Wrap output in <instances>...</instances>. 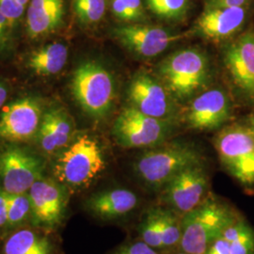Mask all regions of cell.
<instances>
[{
  "label": "cell",
  "instance_id": "cell-1",
  "mask_svg": "<svg viewBox=\"0 0 254 254\" xmlns=\"http://www.w3.org/2000/svg\"><path fill=\"white\" fill-rule=\"evenodd\" d=\"M203 162L197 146L184 140H167L138 154L133 170L147 188L158 192L184 170Z\"/></svg>",
  "mask_w": 254,
  "mask_h": 254
},
{
  "label": "cell",
  "instance_id": "cell-2",
  "mask_svg": "<svg viewBox=\"0 0 254 254\" xmlns=\"http://www.w3.org/2000/svg\"><path fill=\"white\" fill-rule=\"evenodd\" d=\"M240 217L226 201L210 193L197 207L182 217L178 250L188 254H205L209 246Z\"/></svg>",
  "mask_w": 254,
  "mask_h": 254
},
{
  "label": "cell",
  "instance_id": "cell-3",
  "mask_svg": "<svg viewBox=\"0 0 254 254\" xmlns=\"http://www.w3.org/2000/svg\"><path fill=\"white\" fill-rule=\"evenodd\" d=\"M157 77L176 102H190L203 91L208 83V57L194 47L175 51L158 64Z\"/></svg>",
  "mask_w": 254,
  "mask_h": 254
},
{
  "label": "cell",
  "instance_id": "cell-4",
  "mask_svg": "<svg viewBox=\"0 0 254 254\" xmlns=\"http://www.w3.org/2000/svg\"><path fill=\"white\" fill-rule=\"evenodd\" d=\"M107 166L100 142L89 134L77 136L62 152L54 165L57 180L67 188H88Z\"/></svg>",
  "mask_w": 254,
  "mask_h": 254
},
{
  "label": "cell",
  "instance_id": "cell-5",
  "mask_svg": "<svg viewBox=\"0 0 254 254\" xmlns=\"http://www.w3.org/2000/svg\"><path fill=\"white\" fill-rule=\"evenodd\" d=\"M73 98L91 118L100 121L110 114L116 99V82L109 69L96 61H85L73 71Z\"/></svg>",
  "mask_w": 254,
  "mask_h": 254
},
{
  "label": "cell",
  "instance_id": "cell-6",
  "mask_svg": "<svg viewBox=\"0 0 254 254\" xmlns=\"http://www.w3.org/2000/svg\"><path fill=\"white\" fill-rule=\"evenodd\" d=\"M222 167L243 188H254V133L244 125L222 128L214 137Z\"/></svg>",
  "mask_w": 254,
  "mask_h": 254
},
{
  "label": "cell",
  "instance_id": "cell-7",
  "mask_svg": "<svg viewBox=\"0 0 254 254\" xmlns=\"http://www.w3.org/2000/svg\"><path fill=\"white\" fill-rule=\"evenodd\" d=\"M174 120L146 115L132 106L123 109L115 120L112 135L126 149H148L159 145L173 135Z\"/></svg>",
  "mask_w": 254,
  "mask_h": 254
},
{
  "label": "cell",
  "instance_id": "cell-8",
  "mask_svg": "<svg viewBox=\"0 0 254 254\" xmlns=\"http://www.w3.org/2000/svg\"><path fill=\"white\" fill-rule=\"evenodd\" d=\"M210 178L204 163L190 167L173 177L158 191L157 202L183 217L210 194Z\"/></svg>",
  "mask_w": 254,
  "mask_h": 254
},
{
  "label": "cell",
  "instance_id": "cell-9",
  "mask_svg": "<svg viewBox=\"0 0 254 254\" xmlns=\"http://www.w3.org/2000/svg\"><path fill=\"white\" fill-rule=\"evenodd\" d=\"M138 239L164 254L179 249L182 217L167 206L155 203L146 209L136 228Z\"/></svg>",
  "mask_w": 254,
  "mask_h": 254
},
{
  "label": "cell",
  "instance_id": "cell-10",
  "mask_svg": "<svg viewBox=\"0 0 254 254\" xmlns=\"http://www.w3.org/2000/svg\"><path fill=\"white\" fill-rule=\"evenodd\" d=\"M44 163L35 154L16 145L0 149V189L9 194L28 192L43 177Z\"/></svg>",
  "mask_w": 254,
  "mask_h": 254
},
{
  "label": "cell",
  "instance_id": "cell-11",
  "mask_svg": "<svg viewBox=\"0 0 254 254\" xmlns=\"http://www.w3.org/2000/svg\"><path fill=\"white\" fill-rule=\"evenodd\" d=\"M130 106L146 115L163 120H174L176 101L157 76L145 71L135 73L127 91Z\"/></svg>",
  "mask_w": 254,
  "mask_h": 254
},
{
  "label": "cell",
  "instance_id": "cell-12",
  "mask_svg": "<svg viewBox=\"0 0 254 254\" xmlns=\"http://www.w3.org/2000/svg\"><path fill=\"white\" fill-rule=\"evenodd\" d=\"M112 35L128 52L141 59H152L162 54L184 38L181 33L144 23L125 24L114 27Z\"/></svg>",
  "mask_w": 254,
  "mask_h": 254
},
{
  "label": "cell",
  "instance_id": "cell-13",
  "mask_svg": "<svg viewBox=\"0 0 254 254\" xmlns=\"http://www.w3.org/2000/svg\"><path fill=\"white\" fill-rule=\"evenodd\" d=\"M28 195L31 203V218L35 225L53 229L62 223L68 200L65 186L58 180L43 176L32 185Z\"/></svg>",
  "mask_w": 254,
  "mask_h": 254
},
{
  "label": "cell",
  "instance_id": "cell-14",
  "mask_svg": "<svg viewBox=\"0 0 254 254\" xmlns=\"http://www.w3.org/2000/svg\"><path fill=\"white\" fill-rule=\"evenodd\" d=\"M228 74L246 99L254 102V28L250 27L223 50Z\"/></svg>",
  "mask_w": 254,
  "mask_h": 254
},
{
  "label": "cell",
  "instance_id": "cell-15",
  "mask_svg": "<svg viewBox=\"0 0 254 254\" xmlns=\"http://www.w3.org/2000/svg\"><path fill=\"white\" fill-rule=\"evenodd\" d=\"M43 119L41 102L24 97L9 105L0 116V139L23 142L36 136Z\"/></svg>",
  "mask_w": 254,
  "mask_h": 254
},
{
  "label": "cell",
  "instance_id": "cell-16",
  "mask_svg": "<svg viewBox=\"0 0 254 254\" xmlns=\"http://www.w3.org/2000/svg\"><path fill=\"white\" fill-rule=\"evenodd\" d=\"M232 115V103L226 91L211 89L193 97L185 112V122L195 130H216Z\"/></svg>",
  "mask_w": 254,
  "mask_h": 254
},
{
  "label": "cell",
  "instance_id": "cell-17",
  "mask_svg": "<svg viewBox=\"0 0 254 254\" xmlns=\"http://www.w3.org/2000/svg\"><path fill=\"white\" fill-rule=\"evenodd\" d=\"M245 7H205L193 25V34L214 42L231 39L243 27Z\"/></svg>",
  "mask_w": 254,
  "mask_h": 254
},
{
  "label": "cell",
  "instance_id": "cell-18",
  "mask_svg": "<svg viewBox=\"0 0 254 254\" xmlns=\"http://www.w3.org/2000/svg\"><path fill=\"white\" fill-rule=\"evenodd\" d=\"M136 192L127 189H110L92 194L85 201V208L102 220H116L133 214L139 207Z\"/></svg>",
  "mask_w": 254,
  "mask_h": 254
},
{
  "label": "cell",
  "instance_id": "cell-19",
  "mask_svg": "<svg viewBox=\"0 0 254 254\" xmlns=\"http://www.w3.org/2000/svg\"><path fill=\"white\" fill-rule=\"evenodd\" d=\"M65 0H30L25 14L27 36L40 39L51 35L64 27Z\"/></svg>",
  "mask_w": 254,
  "mask_h": 254
},
{
  "label": "cell",
  "instance_id": "cell-20",
  "mask_svg": "<svg viewBox=\"0 0 254 254\" xmlns=\"http://www.w3.org/2000/svg\"><path fill=\"white\" fill-rule=\"evenodd\" d=\"M73 132V121L64 109H50L43 116L37 141L44 152L52 154L71 142Z\"/></svg>",
  "mask_w": 254,
  "mask_h": 254
},
{
  "label": "cell",
  "instance_id": "cell-21",
  "mask_svg": "<svg viewBox=\"0 0 254 254\" xmlns=\"http://www.w3.org/2000/svg\"><path fill=\"white\" fill-rule=\"evenodd\" d=\"M69 49L63 43H53L33 51L27 60L28 68L41 76L54 75L63 71L68 61Z\"/></svg>",
  "mask_w": 254,
  "mask_h": 254
},
{
  "label": "cell",
  "instance_id": "cell-22",
  "mask_svg": "<svg viewBox=\"0 0 254 254\" xmlns=\"http://www.w3.org/2000/svg\"><path fill=\"white\" fill-rule=\"evenodd\" d=\"M53 246L46 236L23 229L12 234L3 247V254H52Z\"/></svg>",
  "mask_w": 254,
  "mask_h": 254
},
{
  "label": "cell",
  "instance_id": "cell-23",
  "mask_svg": "<svg viewBox=\"0 0 254 254\" xmlns=\"http://www.w3.org/2000/svg\"><path fill=\"white\" fill-rule=\"evenodd\" d=\"M231 254H254V229L242 216L223 232Z\"/></svg>",
  "mask_w": 254,
  "mask_h": 254
},
{
  "label": "cell",
  "instance_id": "cell-24",
  "mask_svg": "<svg viewBox=\"0 0 254 254\" xmlns=\"http://www.w3.org/2000/svg\"><path fill=\"white\" fill-rule=\"evenodd\" d=\"M72 10L77 23L83 27L98 25L106 15V0H72Z\"/></svg>",
  "mask_w": 254,
  "mask_h": 254
},
{
  "label": "cell",
  "instance_id": "cell-25",
  "mask_svg": "<svg viewBox=\"0 0 254 254\" xmlns=\"http://www.w3.org/2000/svg\"><path fill=\"white\" fill-rule=\"evenodd\" d=\"M149 10L166 22H181L190 9V0H145Z\"/></svg>",
  "mask_w": 254,
  "mask_h": 254
},
{
  "label": "cell",
  "instance_id": "cell-26",
  "mask_svg": "<svg viewBox=\"0 0 254 254\" xmlns=\"http://www.w3.org/2000/svg\"><path fill=\"white\" fill-rule=\"evenodd\" d=\"M110 11L126 24H140L147 21L142 0H110Z\"/></svg>",
  "mask_w": 254,
  "mask_h": 254
},
{
  "label": "cell",
  "instance_id": "cell-27",
  "mask_svg": "<svg viewBox=\"0 0 254 254\" xmlns=\"http://www.w3.org/2000/svg\"><path fill=\"white\" fill-rule=\"evenodd\" d=\"M31 216V203L28 192L20 194L8 193V219L7 226H18Z\"/></svg>",
  "mask_w": 254,
  "mask_h": 254
},
{
  "label": "cell",
  "instance_id": "cell-28",
  "mask_svg": "<svg viewBox=\"0 0 254 254\" xmlns=\"http://www.w3.org/2000/svg\"><path fill=\"white\" fill-rule=\"evenodd\" d=\"M30 0H0V9L14 29L25 16Z\"/></svg>",
  "mask_w": 254,
  "mask_h": 254
},
{
  "label": "cell",
  "instance_id": "cell-29",
  "mask_svg": "<svg viewBox=\"0 0 254 254\" xmlns=\"http://www.w3.org/2000/svg\"><path fill=\"white\" fill-rule=\"evenodd\" d=\"M111 254H164L152 247L147 245L140 239L127 242L124 245L120 246Z\"/></svg>",
  "mask_w": 254,
  "mask_h": 254
},
{
  "label": "cell",
  "instance_id": "cell-30",
  "mask_svg": "<svg viewBox=\"0 0 254 254\" xmlns=\"http://www.w3.org/2000/svg\"><path fill=\"white\" fill-rule=\"evenodd\" d=\"M12 30L9 20L0 9V51L6 49L9 46Z\"/></svg>",
  "mask_w": 254,
  "mask_h": 254
},
{
  "label": "cell",
  "instance_id": "cell-31",
  "mask_svg": "<svg viewBox=\"0 0 254 254\" xmlns=\"http://www.w3.org/2000/svg\"><path fill=\"white\" fill-rule=\"evenodd\" d=\"M205 254H231L230 244L226 239L220 236L209 246Z\"/></svg>",
  "mask_w": 254,
  "mask_h": 254
},
{
  "label": "cell",
  "instance_id": "cell-32",
  "mask_svg": "<svg viewBox=\"0 0 254 254\" xmlns=\"http://www.w3.org/2000/svg\"><path fill=\"white\" fill-rule=\"evenodd\" d=\"M251 0H206L205 7H245Z\"/></svg>",
  "mask_w": 254,
  "mask_h": 254
},
{
  "label": "cell",
  "instance_id": "cell-33",
  "mask_svg": "<svg viewBox=\"0 0 254 254\" xmlns=\"http://www.w3.org/2000/svg\"><path fill=\"white\" fill-rule=\"evenodd\" d=\"M8 193L0 189V228L7 225Z\"/></svg>",
  "mask_w": 254,
  "mask_h": 254
},
{
  "label": "cell",
  "instance_id": "cell-34",
  "mask_svg": "<svg viewBox=\"0 0 254 254\" xmlns=\"http://www.w3.org/2000/svg\"><path fill=\"white\" fill-rule=\"evenodd\" d=\"M8 98V89L3 82L0 81V109Z\"/></svg>",
  "mask_w": 254,
  "mask_h": 254
},
{
  "label": "cell",
  "instance_id": "cell-35",
  "mask_svg": "<svg viewBox=\"0 0 254 254\" xmlns=\"http://www.w3.org/2000/svg\"><path fill=\"white\" fill-rule=\"evenodd\" d=\"M245 125L254 133V114L248 117V119L246 120Z\"/></svg>",
  "mask_w": 254,
  "mask_h": 254
},
{
  "label": "cell",
  "instance_id": "cell-36",
  "mask_svg": "<svg viewBox=\"0 0 254 254\" xmlns=\"http://www.w3.org/2000/svg\"><path fill=\"white\" fill-rule=\"evenodd\" d=\"M172 254H188V253H185V252H182L180 250H177V251H175L174 253H173Z\"/></svg>",
  "mask_w": 254,
  "mask_h": 254
}]
</instances>
